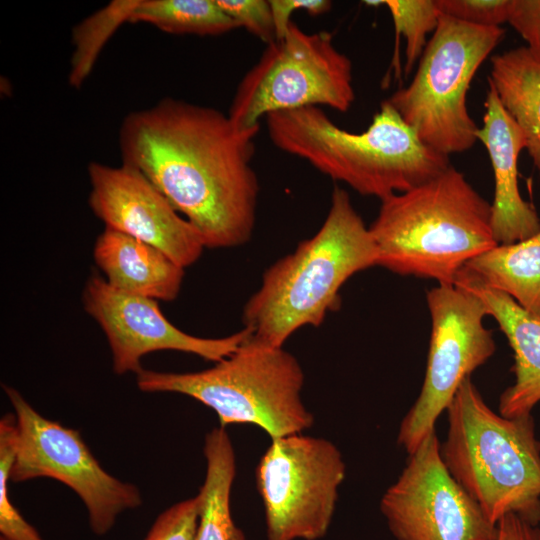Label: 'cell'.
Returning a JSON list of instances; mask_svg holds the SVG:
<instances>
[{"label":"cell","instance_id":"1","mask_svg":"<svg viewBox=\"0 0 540 540\" xmlns=\"http://www.w3.org/2000/svg\"><path fill=\"white\" fill-rule=\"evenodd\" d=\"M259 129H239L213 107L164 98L124 118L122 163L163 193L205 247H238L256 223L260 188L252 160Z\"/></svg>","mask_w":540,"mask_h":540},{"label":"cell","instance_id":"2","mask_svg":"<svg viewBox=\"0 0 540 540\" xmlns=\"http://www.w3.org/2000/svg\"><path fill=\"white\" fill-rule=\"evenodd\" d=\"M378 250L349 194L335 186L328 214L311 238L265 270L242 314L252 339L283 347L305 326H320L340 306L339 292L355 273L378 265Z\"/></svg>","mask_w":540,"mask_h":540},{"label":"cell","instance_id":"3","mask_svg":"<svg viewBox=\"0 0 540 540\" xmlns=\"http://www.w3.org/2000/svg\"><path fill=\"white\" fill-rule=\"evenodd\" d=\"M265 118L278 149L380 200L418 187L451 166L449 156L424 144L387 99L359 133L339 127L318 106L278 111Z\"/></svg>","mask_w":540,"mask_h":540},{"label":"cell","instance_id":"4","mask_svg":"<svg viewBox=\"0 0 540 540\" xmlns=\"http://www.w3.org/2000/svg\"><path fill=\"white\" fill-rule=\"evenodd\" d=\"M369 230L379 266L439 284H454L467 262L498 245L491 204L452 166L382 199Z\"/></svg>","mask_w":540,"mask_h":540},{"label":"cell","instance_id":"5","mask_svg":"<svg viewBox=\"0 0 540 540\" xmlns=\"http://www.w3.org/2000/svg\"><path fill=\"white\" fill-rule=\"evenodd\" d=\"M442 460L496 525L514 513L540 524V441L532 414L495 413L467 377L447 408Z\"/></svg>","mask_w":540,"mask_h":540},{"label":"cell","instance_id":"6","mask_svg":"<svg viewBox=\"0 0 540 540\" xmlns=\"http://www.w3.org/2000/svg\"><path fill=\"white\" fill-rule=\"evenodd\" d=\"M304 372L284 347L252 339L213 367L187 373L142 369L136 383L143 392L189 396L212 409L221 427L252 424L270 438L302 433L314 416L302 400Z\"/></svg>","mask_w":540,"mask_h":540},{"label":"cell","instance_id":"7","mask_svg":"<svg viewBox=\"0 0 540 540\" xmlns=\"http://www.w3.org/2000/svg\"><path fill=\"white\" fill-rule=\"evenodd\" d=\"M501 27H481L440 13L410 84L387 100L421 141L449 156L469 150L479 127L466 97L471 81L504 38Z\"/></svg>","mask_w":540,"mask_h":540},{"label":"cell","instance_id":"8","mask_svg":"<svg viewBox=\"0 0 540 540\" xmlns=\"http://www.w3.org/2000/svg\"><path fill=\"white\" fill-rule=\"evenodd\" d=\"M352 70L331 33H309L291 22L243 76L227 115L237 128L249 129L271 113L306 106L346 112L355 100Z\"/></svg>","mask_w":540,"mask_h":540},{"label":"cell","instance_id":"9","mask_svg":"<svg viewBox=\"0 0 540 540\" xmlns=\"http://www.w3.org/2000/svg\"><path fill=\"white\" fill-rule=\"evenodd\" d=\"M346 465L328 439L271 438L255 469L267 540H319L331 525Z\"/></svg>","mask_w":540,"mask_h":540},{"label":"cell","instance_id":"10","mask_svg":"<svg viewBox=\"0 0 540 540\" xmlns=\"http://www.w3.org/2000/svg\"><path fill=\"white\" fill-rule=\"evenodd\" d=\"M3 390L18 431L12 482L41 477L62 482L84 503L98 536L108 533L122 512L142 505L139 488L104 470L77 430L42 416L15 388L3 385Z\"/></svg>","mask_w":540,"mask_h":540},{"label":"cell","instance_id":"11","mask_svg":"<svg viewBox=\"0 0 540 540\" xmlns=\"http://www.w3.org/2000/svg\"><path fill=\"white\" fill-rule=\"evenodd\" d=\"M426 300L432 329L425 378L397 436L408 454L435 431L462 382L496 351L492 332L483 324L485 305L477 295L455 284H439Z\"/></svg>","mask_w":540,"mask_h":540},{"label":"cell","instance_id":"12","mask_svg":"<svg viewBox=\"0 0 540 540\" xmlns=\"http://www.w3.org/2000/svg\"><path fill=\"white\" fill-rule=\"evenodd\" d=\"M436 432L409 455L380 511L396 540H493L496 525L447 470Z\"/></svg>","mask_w":540,"mask_h":540},{"label":"cell","instance_id":"13","mask_svg":"<svg viewBox=\"0 0 540 540\" xmlns=\"http://www.w3.org/2000/svg\"><path fill=\"white\" fill-rule=\"evenodd\" d=\"M82 301L107 338L118 375L138 374L143 369V356L162 350L190 353L217 363L252 337L247 327L222 338L188 334L168 321L158 301L119 291L97 274L87 279Z\"/></svg>","mask_w":540,"mask_h":540},{"label":"cell","instance_id":"14","mask_svg":"<svg viewBox=\"0 0 540 540\" xmlns=\"http://www.w3.org/2000/svg\"><path fill=\"white\" fill-rule=\"evenodd\" d=\"M88 176L89 206L105 227L160 249L183 268L198 261L206 248L201 235L143 173L91 162Z\"/></svg>","mask_w":540,"mask_h":540},{"label":"cell","instance_id":"15","mask_svg":"<svg viewBox=\"0 0 540 540\" xmlns=\"http://www.w3.org/2000/svg\"><path fill=\"white\" fill-rule=\"evenodd\" d=\"M483 125L477 140L485 146L494 174L492 228L498 244H512L540 231V218L532 204L525 201L518 186V159L526 149L525 136L502 105L488 81Z\"/></svg>","mask_w":540,"mask_h":540},{"label":"cell","instance_id":"16","mask_svg":"<svg viewBox=\"0 0 540 540\" xmlns=\"http://www.w3.org/2000/svg\"><path fill=\"white\" fill-rule=\"evenodd\" d=\"M454 284L477 295L506 336L513 351L514 383L499 398V414L512 418L531 414L540 402V319L508 295L492 289L463 267Z\"/></svg>","mask_w":540,"mask_h":540},{"label":"cell","instance_id":"17","mask_svg":"<svg viewBox=\"0 0 540 540\" xmlns=\"http://www.w3.org/2000/svg\"><path fill=\"white\" fill-rule=\"evenodd\" d=\"M93 257L113 288L156 301L170 302L180 293L184 268L160 249L105 227Z\"/></svg>","mask_w":540,"mask_h":540},{"label":"cell","instance_id":"18","mask_svg":"<svg viewBox=\"0 0 540 540\" xmlns=\"http://www.w3.org/2000/svg\"><path fill=\"white\" fill-rule=\"evenodd\" d=\"M488 81L522 130L540 173V61L526 47L508 50L491 58Z\"/></svg>","mask_w":540,"mask_h":540},{"label":"cell","instance_id":"19","mask_svg":"<svg viewBox=\"0 0 540 540\" xmlns=\"http://www.w3.org/2000/svg\"><path fill=\"white\" fill-rule=\"evenodd\" d=\"M203 452L206 475L197 494L199 516L195 540H247L231 513L236 458L224 427L213 428L206 434Z\"/></svg>","mask_w":540,"mask_h":540},{"label":"cell","instance_id":"20","mask_svg":"<svg viewBox=\"0 0 540 540\" xmlns=\"http://www.w3.org/2000/svg\"><path fill=\"white\" fill-rule=\"evenodd\" d=\"M464 267L540 319V231L512 244H498Z\"/></svg>","mask_w":540,"mask_h":540},{"label":"cell","instance_id":"21","mask_svg":"<svg viewBox=\"0 0 540 540\" xmlns=\"http://www.w3.org/2000/svg\"><path fill=\"white\" fill-rule=\"evenodd\" d=\"M130 22L172 34L216 36L237 28L216 0H139Z\"/></svg>","mask_w":540,"mask_h":540},{"label":"cell","instance_id":"22","mask_svg":"<svg viewBox=\"0 0 540 540\" xmlns=\"http://www.w3.org/2000/svg\"><path fill=\"white\" fill-rule=\"evenodd\" d=\"M139 0H113L78 23L72 31L73 52L68 83L80 88L106 43L125 22H130Z\"/></svg>","mask_w":540,"mask_h":540},{"label":"cell","instance_id":"23","mask_svg":"<svg viewBox=\"0 0 540 540\" xmlns=\"http://www.w3.org/2000/svg\"><path fill=\"white\" fill-rule=\"evenodd\" d=\"M366 5H384L388 8L395 30V52L393 64L396 77L400 75L399 43L406 41L404 72L410 74L419 62L428 43L427 35L434 32L440 12L435 0H380L364 1Z\"/></svg>","mask_w":540,"mask_h":540},{"label":"cell","instance_id":"24","mask_svg":"<svg viewBox=\"0 0 540 540\" xmlns=\"http://www.w3.org/2000/svg\"><path fill=\"white\" fill-rule=\"evenodd\" d=\"M15 414L0 420V532L10 540H44L13 505L8 495V482L17 448Z\"/></svg>","mask_w":540,"mask_h":540},{"label":"cell","instance_id":"25","mask_svg":"<svg viewBox=\"0 0 540 540\" xmlns=\"http://www.w3.org/2000/svg\"><path fill=\"white\" fill-rule=\"evenodd\" d=\"M199 516V498L177 502L154 521L144 540H195Z\"/></svg>","mask_w":540,"mask_h":540},{"label":"cell","instance_id":"26","mask_svg":"<svg viewBox=\"0 0 540 540\" xmlns=\"http://www.w3.org/2000/svg\"><path fill=\"white\" fill-rule=\"evenodd\" d=\"M439 12L468 24L500 27L508 22L511 0H435Z\"/></svg>","mask_w":540,"mask_h":540},{"label":"cell","instance_id":"27","mask_svg":"<svg viewBox=\"0 0 540 540\" xmlns=\"http://www.w3.org/2000/svg\"><path fill=\"white\" fill-rule=\"evenodd\" d=\"M234 21L266 45L277 39L270 2L267 0H216Z\"/></svg>","mask_w":540,"mask_h":540},{"label":"cell","instance_id":"28","mask_svg":"<svg viewBox=\"0 0 540 540\" xmlns=\"http://www.w3.org/2000/svg\"><path fill=\"white\" fill-rule=\"evenodd\" d=\"M508 23L525 40L529 52L540 61V0H511Z\"/></svg>","mask_w":540,"mask_h":540},{"label":"cell","instance_id":"29","mask_svg":"<svg viewBox=\"0 0 540 540\" xmlns=\"http://www.w3.org/2000/svg\"><path fill=\"white\" fill-rule=\"evenodd\" d=\"M277 39L284 36L296 10H304L312 16L328 12L332 2L328 0H269Z\"/></svg>","mask_w":540,"mask_h":540},{"label":"cell","instance_id":"30","mask_svg":"<svg viewBox=\"0 0 540 540\" xmlns=\"http://www.w3.org/2000/svg\"><path fill=\"white\" fill-rule=\"evenodd\" d=\"M493 540H540V526L509 513L496 523Z\"/></svg>","mask_w":540,"mask_h":540},{"label":"cell","instance_id":"31","mask_svg":"<svg viewBox=\"0 0 540 540\" xmlns=\"http://www.w3.org/2000/svg\"><path fill=\"white\" fill-rule=\"evenodd\" d=\"M0 540H10V539H8V538H6L4 536H0Z\"/></svg>","mask_w":540,"mask_h":540}]
</instances>
